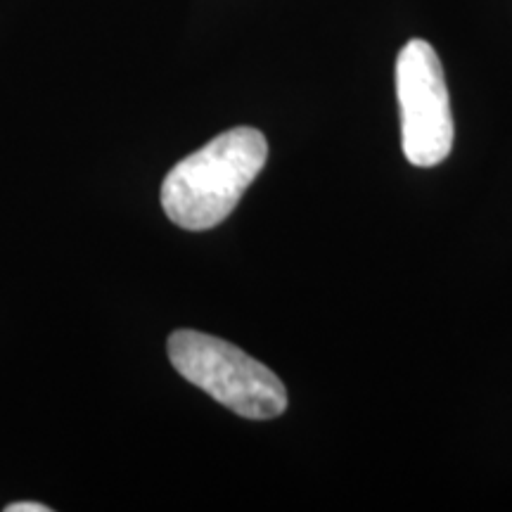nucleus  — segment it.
Segmentation results:
<instances>
[{
  "label": "nucleus",
  "mask_w": 512,
  "mask_h": 512,
  "mask_svg": "<svg viewBox=\"0 0 512 512\" xmlns=\"http://www.w3.org/2000/svg\"><path fill=\"white\" fill-rule=\"evenodd\" d=\"M5 512H50V508L48 505H41L34 501H22V503L5 505Z\"/></svg>",
  "instance_id": "obj_4"
},
{
  "label": "nucleus",
  "mask_w": 512,
  "mask_h": 512,
  "mask_svg": "<svg viewBox=\"0 0 512 512\" xmlns=\"http://www.w3.org/2000/svg\"><path fill=\"white\" fill-rule=\"evenodd\" d=\"M166 349L178 373L228 411L247 420H271L285 413L287 392L280 377L226 339L176 330Z\"/></svg>",
  "instance_id": "obj_2"
},
{
  "label": "nucleus",
  "mask_w": 512,
  "mask_h": 512,
  "mask_svg": "<svg viewBox=\"0 0 512 512\" xmlns=\"http://www.w3.org/2000/svg\"><path fill=\"white\" fill-rule=\"evenodd\" d=\"M396 98L403 155L413 166H437L453 147V114L444 67L430 43L408 41L396 57Z\"/></svg>",
  "instance_id": "obj_3"
},
{
  "label": "nucleus",
  "mask_w": 512,
  "mask_h": 512,
  "mask_svg": "<svg viewBox=\"0 0 512 512\" xmlns=\"http://www.w3.org/2000/svg\"><path fill=\"white\" fill-rule=\"evenodd\" d=\"M268 159L259 128L238 126L181 159L162 183V209L192 233L219 226L233 214Z\"/></svg>",
  "instance_id": "obj_1"
}]
</instances>
